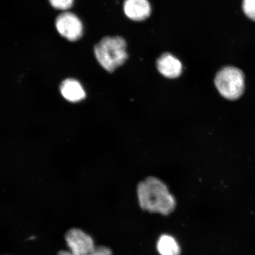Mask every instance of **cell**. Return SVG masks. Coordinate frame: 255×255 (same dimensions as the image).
I'll return each mask as SVG.
<instances>
[{
  "label": "cell",
  "instance_id": "7c38bea8",
  "mask_svg": "<svg viewBox=\"0 0 255 255\" xmlns=\"http://www.w3.org/2000/svg\"><path fill=\"white\" fill-rule=\"evenodd\" d=\"M89 255H112V251L106 247H95Z\"/></svg>",
  "mask_w": 255,
  "mask_h": 255
},
{
  "label": "cell",
  "instance_id": "4fadbf2b",
  "mask_svg": "<svg viewBox=\"0 0 255 255\" xmlns=\"http://www.w3.org/2000/svg\"><path fill=\"white\" fill-rule=\"evenodd\" d=\"M58 255H75L73 254L71 251H60Z\"/></svg>",
  "mask_w": 255,
  "mask_h": 255
},
{
  "label": "cell",
  "instance_id": "52a82bcc",
  "mask_svg": "<svg viewBox=\"0 0 255 255\" xmlns=\"http://www.w3.org/2000/svg\"><path fill=\"white\" fill-rule=\"evenodd\" d=\"M159 73L165 78L175 79L181 75L183 66L179 60L169 53H164L157 61Z\"/></svg>",
  "mask_w": 255,
  "mask_h": 255
},
{
  "label": "cell",
  "instance_id": "6da1fadb",
  "mask_svg": "<svg viewBox=\"0 0 255 255\" xmlns=\"http://www.w3.org/2000/svg\"><path fill=\"white\" fill-rule=\"evenodd\" d=\"M138 202L143 210L167 216L176 207V200L165 183L157 177H148L137 187Z\"/></svg>",
  "mask_w": 255,
  "mask_h": 255
},
{
  "label": "cell",
  "instance_id": "5b68a950",
  "mask_svg": "<svg viewBox=\"0 0 255 255\" xmlns=\"http://www.w3.org/2000/svg\"><path fill=\"white\" fill-rule=\"evenodd\" d=\"M65 238L70 251L75 255H89L95 248L93 239L81 229H71Z\"/></svg>",
  "mask_w": 255,
  "mask_h": 255
},
{
  "label": "cell",
  "instance_id": "8fae6325",
  "mask_svg": "<svg viewBox=\"0 0 255 255\" xmlns=\"http://www.w3.org/2000/svg\"><path fill=\"white\" fill-rule=\"evenodd\" d=\"M73 0H50L52 7L56 9L66 10L71 8L73 4Z\"/></svg>",
  "mask_w": 255,
  "mask_h": 255
},
{
  "label": "cell",
  "instance_id": "277c9868",
  "mask_svg": "<svg viewBox=\"0 0 255 255\" xmlns=\"http://www.w3.org/2000/svg\"><path fill=\"white\" fill-rule=\"evenodd\" d=\"M56 26L61 36L69 41L78 40L82 36L83 25L80 19L71 12H65L57 17Z\"/></svg>",
  "mask_w": 255,
  "mask_h": 255
},
{
  "label": "cell",
  "instance_id": "ba28073f",
  "mask_svg": "<svg viewBox=\"0 0 255 255\" xmlns=\"http://www.w3.org/2000/svg\"><path fill=\"white\" fill-rule=\"evenodd\" d=\"M60 92L64 98L72 103H77L85 98L84 88L75 79H67L60 85Z\"/></svg>",
  "mask_w": 255,
  "mask_h": 255
},
{
  "label": "cell",
  "instance_id": "30bf717a",
  "mask_svg": "<svg viewBox=\"0 0 255 255\" xmlns=\"http://www.w3.org/2000/svg\"><path fill=\"white\" fill-rule=\"evenodd\" d=\"M242 8L247 17L255 21V0H243Z\"/></svg>",
  "mask_w": 255,
  "mask_h": 255
},
{
  "label": "cell",
  "instance_id": "8992f818",
  "mask_svg": "<svg viewBox=\"0 0 255 255\" xmlns=\"http://www.w3.org/2000/svg\"><path fill=\"white\" fill-rule=\"evenodd\" d=\"M124 9L128 17L136 21L145 20L151 12L148 0H125Z\"/></svg>",
  "mask_w": 255,
  "mask_h": 255
},
{
  "label": "cell",
  "instance_id": "3957f363",
  "mask_svg": "<svg viewBox=\"0 0 255 255\" xmlns=\"http://www.w3.org/2000/svg\"><path fill=\"white\" fill-rule=\"evenodd\" d=\"M215 84L223 98L231 101L238 100L245 91L244 73L235 67H225L217 73Z\"/></svg>",
  "mask_w": 255,
  "mask_h": 255
},
{
  "label": "cell",
  "instance_id": "7a4b0ae2",
  "mask_svg": "<svg viewBox=\"0 0 255 255\" xmlns=\"http://www.w3.org/2000/svg\"><path fill=\"white\" fill-rule=\"evenodd\" d=\"M125 40L120 36L106 37L96 44V58L107 71L113 72L126 62L128 55Z\"/></svg>",
  "mask_w": 255,
  "mask_h": 255
},
{
  "label": "cell",
  "instance_id": "9c48e42d",
  "mask_svg": "<svg viewBox=\"0 0 255 255\" xmlns=\"http://www.w3.org/2000/svg\"><path fill=\"white\" fill-rule=\"evenodd\" d=\"M157 250L160 255H180V248L176 240L170 235L161 236L157 242Z\"/></svg>",
  "mask_w": 255,
  "mask_h": 255
}]
</instances>
